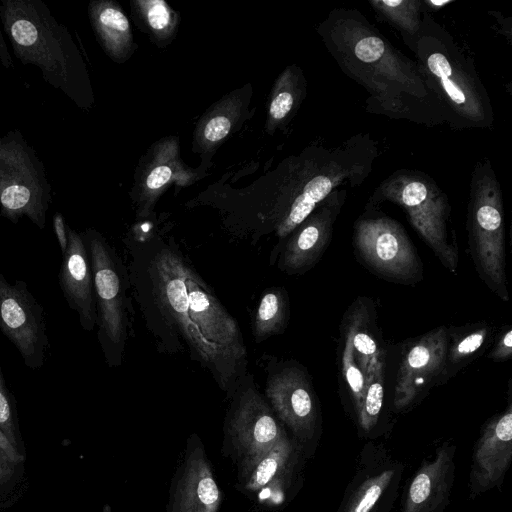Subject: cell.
<instances>
[{
    "instance_id": "obj_1",
    "label": "cell",
    "mask_w": 512,
    "mask_h": 512,
    "mask_svg": "<svg viewBox=\"0 0 512 512\" xmlns=\"http://www.w3.org/2000/svg\"><path fill=\"white\" fill-rule=\"evenodd\" d=\"M138 303L155 337L171 352L181 339L229 397L245 375L247 351L238 322L179 251L168 245L135 250Z\"/></svg>"
},
{
    "instance_id": "obj_2",
    "label": "cell",
    "mask_w": 512,
    "mask_h": 512,
    "mask_svg": "<svg viewBox=\"0 0 512 512\" xmlns=\"http://www.w3.org/2000/svg\"><path fill=\"white\" fill-rule=\"evenodd\" d=\"M318 34L342 72L369 94V112L429 127L445 123L416 62L359 10H332L319 24Z\"/></svg>"
},
{
    "instance_id": "obj_3",
    "label": "cell",
    "mask_w": 512,
    "mask_h": 512,
    "mask_svg": "<svg viewBox=\"0 0 512 512\" xmlns=\"http://www.w3.org/2000/svg\"><path fill=\"white\" fill-rule=\"evenodd\" d=\"M377 156V143L361 133L336 147L310 146L291 159L276 215L279 242L273 254H279L287 237L331 192L360 186L369 177Z\"/></svg>"
},
{
    "instance_id": "obj_4",
    "label": "cell",
    "mask_w": 512,
    "mask_h": 512,
    "mask_svg": "<svg viewBox=\"0 0 512 512\" xmlns=\"http://www.w3.org/2000/svg\"><path fill=\"white\" fill-rule=\"evenodd\" d=\"M406 43L445 123L459 130L493 126L491 101L471 58L431 13L423 10L418 35Z\"/></svg>"
},
{
    "instance_id": "obj_5",
    "label": "cell",
    "mask_w": 512,
    "mask_h": 512,
    "mask_svg": "<svg viewBox=\"0 0 512 512\" xmlns=\"http://www.w3.org/2000/svg\"><path fill=\"white\" fill-rule=\"evenodd\" d=\"M0 19L14 56L80 108L92 104L88 73L67 27L42 0H2Z\"/></svg>"
},
{
    "instance_id": "obj_6",
    "label": "cell",
    "mask_w": 512,
    "mask_h": 512,
    "mask_svg": "<svg viewBox=\"0 0 512 512\" xmlns=\"http://www.w3.org/2000/svg\"><path fill=\"white\" fill-rule=\"evenodd\" d=\"M383 201L400 206L413 228L432 249L442 265L457 274L459 250L451 226V206L446 194L427 174L400 169L383 180L369 206Z\"/></svg>"
},
{
    "instance_id": "obj_7",
    "label": "cell",
    "mask_w": 512,
    "mask_h": 512,
    "mask_svg": "<svg viewBox=\"0 0 512 512\" xmlns=\"http://www.w3.org/2000/svg\"><path fill=\"white\" fill-rule=\"evenodd\" d=\"M467 230L479 277L501 300L508 301L503 196L489 159L479 160L471 175Z\"/></svg>"
},
{
    "instance_id": "obj_8",
    "label": "cell",
    "mask_w": 512,
    "mask_h": 512,
    "mask_svg": "<svg viewBox=\"0 0 512 512\" xmlns=\"http://www.w3.org/2000/svg\"><path fill=\"white\" fill-rule=\"evenodd\" d=\"M82 235L93 274L97 338L107 365L119 366L128 335L129 275L115 250L98 231L89 228Z\"/></svg>"
},
{
    "instance_id": "obj_9",
    "label": "cell",
    "mask_w": 512,
    "mask_h": 512,
    "mask_svg": "<svg viewBox=\"0 0 512 512\" xmlns=\"http://www.w3.org/2000/svg\"><path fill=\"white\" fill-rule=\"evenodd\" d=\"M52 188L42 160L18 130L0 135V213L16 224L28 218L43 229Z\"/></svg>"
},
{
    "instance_id": "obj_10",
    "label": "cell",
    "mask_w": 512,
    "mask_h": 512,
    "mask_svg": "<svg viewBox=\"0 0 512 512\" xmlns=\"http://www.w3.org/2000/svg\"><path fill=\"white\" fill-rule=\"evenodd\" d=\"M353 244L359 259L374 274L405 285L422 280L423 265L417 250L395 219L365 212L354 224Z\"/></svg>"
},
{
    "instance_id": "obj_11",
    "label": "cell",
    "mask_w": 512,
    "mask_h": 512,
    "mask_svg": "<svg viewBox=\"0 0 512 512\" xmlns=\"http://www.w3.org/2000/svg\"><path fill=\"white\" fill-rule=\"evenodd\" d=\"M231 399L222 452L236 464L261 455L288 434L250 375L240 379Z\"/></svg>"
},
{
    "instance_id": "obj_12",
    "label": "cell",
    "mask_w": 512,
    "mask_h": 512,
    "mask_svg": "<svg viewBox=\"0 0 512 512\" xmlns=\"http://www.w3.org/2000/svg\"><path fill=\"white\" fill-rule=\"evenodd\" d=\"M265 399L305 456L311 455L321 434V413L306 369L295 361L278 364L267 377Z\"/></svg>"
},
{
    "instance_id": "obj_13",
    "label": "cell",
    "mask_w": 512,
    "mask_h": 512,
    "mask_svg": "<svg viewBox=\"0 0 512 512\" xmlns=\"http://www.w3.org/2000/svg\"><path fill=\"white\" fill-rule=\"evenodd\" d=\"M305 457L302 447L286 434L266 452L237 464L235 487L260 508H278L300 488Z\"/></svg>"
},
{
    "instance_id": "obj_14",
    "label": "cell",
    "mask_w": 512,
    "mask_h": 512,
    "mask_svg": "<svg viewBox=\"0 0 512 512\" xmlns=\"http://www.w3.org/2000/svg\"><path fill=\"white\" fill-rule=\"evenodd\" d=\"M0 331L18 350L25 366H43L50 348L44 309L24 281L10 283L2 273Z\"/></svg>"
},
{
    "instance_id": "obj_15",
    "label": "cell",
    "mask_w": 512,
    "mask_h": 512,
    "mask_svg": "<svg viewBox=\"0 0 512 512\" xmlns=\"http://www.w3.org/2000/svg\"><path fill=\"white\" fill-rule=\"evenodd\" d=\"M447 343L445 326L436 327L410 342L396 373L392 401L396 412L410 410L433 387L441 385Z\"/></svg>"
},
{
    "instance_id": "obj_16",
    "label": "cell",
    "mask_w": 512,
    "mask_h": 512,
    "mask_svg": "<svg viewBox=\"0 0 512 512\" xmlns=\"http://www.w3.org/2000/svg\"><path fill=\"white\" fill-rule=\"evenodd\" d=\"M402 474L403 464L382 445H365L337 512H390Z\"/></svg>"
},
{
    "instance_id": "obj_17",
    "label": "cell",
    "mask_w": 512,
    "mask_h": 512,
    "mask_svg": "<svg viewBox=\"0 0 512 512\" xmlns=\"http://www.w3.org/2000/svg\"><path fill=\"white\" fill-rule=\"evenodd\" d=\"M221 502L222 492L205 446L193 433L171 479L166 512H218Z\"/></svg>"
},
{
    "instance_id": "obj_18",
    "label": "cell",
    "mask_w": 512,
    "mask_h": 512,
    "mask_svg": "<svg viewBox=\"0 0 512 512\" xmlns=\"http://www.w3.org/2000/svg\"><path fill=\"white\" fill-rule=\"evenodd\" d=\"M346 198L347 189L334 190L287 237L278 254V268L282 272L301 275L319 262L329 246L334 224Z\"/></svg>"
},
{
    "instance_id": "obj_19",
    "label": "cell",
    "mask_w": 512,
    "mask_h": 512,
    "mask_svg": "<svg viewBox=\"0 0 512 512\" xmlns=\"http://www.w3.org/2000/svg\"><path fill=\"white\" fill-rule=\"evenodd\" d=\"M512 459V403L490 418L476 443L471 471L470 496L499 486Z\"/></svg>"
},
{
    "instance_id": "obj_20",
    "label": "cell",
    "mask_w": 512,
    "mask_h": 512,
    "mask_svg": "<svg viewBox=\"0 0 512 512\" xmlns=\"http://www.w3.org/2000/svg\"><path fill=\"white\" fill-rule=\"evenodd\" d=\"M67 234L68 246L62 254L59 285L68 306L77 313L81 327L91 332L97 314L90 257L82 233L68 226Z\"/></svg>"
},
{
    "instance_id": "obj_21",
    "label": "cell",
    "mask_w": 512,
    "mask_h": 512,
    "mask_svg": "<svg viewBox=\"0 0 512 512\" xmlns=\"http://www.w3.org/2000/svg\"><path fill=\"white\" fill-rule=\"evenodd\" d=\"M456 448L440 445L431 459L421 464L407 488L402 512H443L455 478Z\"/></svg>"
},
{
    "instance_id": "obj_22",
    "label": "cell",
    "mask_w": 512,
    "mask_h": 512,
    "mask_svg": "<svg viewBox=\"0 0 512 512\" xmlns=\"http://www.w3.org/2000/svg\"><path fill=\"white\" fill-rule=\"evenodd\" d=\"M342 326L349 333L356 360L365 374L374 363L387 358L377 330L374 309L368 306V301H356L345 314Z\"/></svg>"
},
{
    "instance_id": "obj_23",
    "label": "cell",
    "mask_w": 512,
    "mask_h": 512,
    "mask_svg": "<svg viewBox=\"0 0 512 512\" xmlns=\"http://www.w3.org/2000/svg\"><path fill=\"white\" fill-rule=\"evenodd\" d=\"M447 331L448 343L441 385L477 359L489 345L494 332L493 326L485 321L452 326Z\"/></svg>"
},
{
    "instance_id": "obj_24",
    "label": "cell",
    "mask_w": 512,
    "mask_h": 512,
    "mask_svg": "<svg viewBox=\"0 0 512 512\" xmlns=\"http://www.w3.org/2000/svg\"><path fill=\"white\" fill-rule=\"evenodd\" d=\"M93 30L105 52L114 60H123L132 44L129 21L112 1L94 0L88 6Z\"/></svg>"
},
{
    "instance_id": "obj_25",
    "label": "cell",
    "mask_w": 512,
    "mask_h": 512,
    "mask_svg": "<svg viewBox=\"0 0 512 512\" xmlns=\"http://www.w3.org/2000/svg\"><path fill=\"white\" fill-rule=\"evenodd\" d=\"M289 319V298L285 289L275 287L267 290L259 304L252 324L256 342L283 333Z\"/></svg>"
},
{
    "instance_id": "obj_26",
    "label": "cell",
    "mask_w": 512,
    "mask_h": 512,
    "mask_svg": "<svg viewBox=\"0 0 512 512\" xmlns=\"http://www.w3.org/2000/svg\"><path fill=\"white\" fill-rule=\"evenodd\" d=\"M305 91L302 71L295 66L287 67L275 84L268 110L271 127L285 121L299 105Z\"/></svg>"
},
{
    "instance_id": "obj_27",
    "label": "cell",
    "mask_w": 512,
    "mask_h": 512,
    "mask_svg": "<svg viewBox=\"0 0 512 512\" xmlns=\"http://www.w3.org/2000/svg\"><path fill=\"white\" fill-rule=\"evenodd\" d=\"M369 4L382 18L402 32L405 42L418 35L423 13L421 0H372Z\"/></svg>"
},
{
    "instance_id": "obj_28",
    "label": "cell",
    "mask_w": 512,
    "mask_h": 512,
    "mask_svg": "<svg viewBox=\"0 0 512 512\" xmlns=\"http://www.w3.org/2000/svg\"><path fill=\"white\" fill-rule=\"evenodd\" d=\"M367 387L362 410L357 418L359 428L363 432H370L380 418L386 382V359H381L367 370Z\"/></svg>"
},
{
    "instance_id": "obj_29",
    "label": "cell",
    "mask_w": 512,
    "mask_h": 512,
    "mask_svg": "<svg viewBox=\"0 0 512 512\" xmlns=\"http://www.w3.org/2000/svg\"><path fill=\"white\" fill-rule=\"evenodd\" d=\"M341 344L340 372L357 419L362 410L368 376L356 360L349 333L343 326L341 329Z\"/></svg>"
},
{
    "instance_id": "obj_30",
    "label": "cell",
    "mask_w": 512,
    "mask_h": 512,
    "mask_svg": "<svg viewBox=\"0 0 512 512\" xmlns=\"http://www.w3.org/2000/svg\"><path fill=\"white\" fill-rule=\"evenodd\" d=\"M141 14L149 28L158 35L165 36L175 26V13L162 0L137 1Z\"/></svg>"
},
{
    "instance_id": "obj_31",
    "label": "cell",
    "mask_w": 512,
    "mask_h": 512,
    "mask_svg": "<svg viewBox=\"0 0 512 512\" xmlns=\"http://www.w3.org/2000/svg\"><path fill=\"white\" fill-rule=\"evenodd\" d=\"M0 430L10 443L17 448V426L13 397L6 386L0 365Z\"/></svg>"
},
{
    "instance_id": "obj_32",
    "label": "cell",
    "mask_w": 512,
    "mask_h": 512,
    "mask_svg": "<svg viewBox=\"0 0 512 512\" xmlns=\"http://www.w3.org/2000/svg\"><path fill=\"white\" fill-rule=\"evenodd\" d=\"M233 116L225 111H216L209 117L203 128L202 138L206 144H215L224 139L230 132Z\"/></svg>"
},
{
    "instance_id": "obj_33",
    "label": "cell",
    "mask_w": 512,
    "mask_h": 512,
    "mask_svg": "<svg viewBox=\"0 0 512 512\" xmlns=\"http://www.w3.org/2000/svg\"><path fill=\"white\" fill-rule=\"evenodd\" d=\"M173 171L168 164H158L151 169L146 178V188L151 193L159 192L169 183Z\"/></svg>"
},
{
    "instance_id": "obj_34",
    "label": "cell",
    "mask_w": 512,
    "mask_h": 512,
    "mask_svg": "<svg viewBox=\"0 0 512 512\" xmlns=\"http://www.w3.org/2000/svg\"><path fill=\"white\" fill-rule=\"evenodd\" d=\"M512 356V328L507 326L500 334L488 358L494 362H503Z\"/></svg>"
},
{
    "instance_id": "obj_35",
    "label": "cell",
    "mask_w": 512,
    "mask_h": 512,
    "mask_svg": "<svg viewBox=\"0 0 512 512\" xmlns=\"http://www.w3.org/2000/svg\"><path fill=\"white\" fill-rule=\"evenodd\" d=\"M53 230L58 240L62 254L66 251L68 246V225L65 222L64 216L60 212H56L52 218Z\"/></svg>"
},
{
    "instance_id": "obj_36",
    "label": "cell",
    "mask_w": 512,
    "mask_h": 512,
    "mask_svg": "<svg viewBox=\"0 0 512 512\" xmlns=\"http://www.w3.org/2000/svg\"><path fill=\"white\" fill-rule=\"evenodd\" d=\"M0 447L7 454V456L10 458V460L14 464H17L23 460V456L18 452L17 448L14 447L10 443L8 438L3 434V432L1 430H0Z\"/></svg>"
},
{
    "instance_id": "obj_37",
    "label": "cell",
    "mask_w": 512,
    "mask_h": 512,
    "mask_svg": "<svg viewBox=\"0 0 512 512\" xmlns=\"http://www.w3.org/2000/svg\"><path fill=\"white\" fill-rule=\"evenodd\" d=\"M454 0H424L422 1L423 10L431 13V11H437L441 8H444L450 3H453Z\"/></svg>"
},
{
    "instance_id": "obj_38",
    "label": "cell",
    "mask_w": 512,
    "mask_h": 512,
    "mask_svg": "<svg viewBox=\"0 0 512 512\" xmlns=\"http://www.w3.org/2000/svg\"><path fill=\"white\" fill-rule=\"evenodd\" d=\"M0 480H3L1 476H0Z\"/></svg>"
}]
</instances>
